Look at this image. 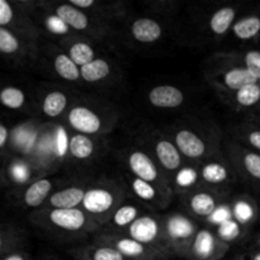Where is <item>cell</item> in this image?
Returning a JSON list of instances; mask_svg holds the SVG:
<instances>
[{"instance_id":"obj_39","label":"cell","mask_w":260,"mask_h":260,"mask_svg":"<svg viewBox=\"0 0 260 260\" xmlns=\"http://www.w3.org/2000/svg\"><path fill=\"white\" fill-rule=\"evenodd\" d=\"M236 140L240 141L239 144L244 145L248 149L260 152V126L259 124L249 123L235 128Z\"/></svg>"},{"instance_id":"obj_28","label":"cell","mask_w":260,"mask_h":260,"mask_svg":"<svg viewBox=\"0 0 260 260\" xmlns=\"http://www.w3.org/2000/svg\"><path fill=\"white\" fill-rule=\"evenodd\" d=\"M70 98L60 89H51L43 95L41 102V111L47 118H57L68 109Z\"/></svg>"},{"instance_id":"obj_30","label":"cell","mask_w":260,"mask_h":260,"mask_svg":"<svg viewBox=\"0 0 260 260\" xmlns=\"http://www.w3.org/2000/svg\"><path fill=\"white\" fill-rule=\"evenodd\" d=\"M200 182L198 164H184L172 179L173 188L183 196L200 187L198 185Z\"/></svg>"},{"instance_id":"obj_22","label":"cell","mask_w":260,"mask_h":260,"mask_svg":"<svg viewBox=\"0 0 260 260\" xmlns=\"http://www.w3.org/2000/svg\"><path fill=\"white\" fill-rule=\"evenodd\" d=\"M149 103L159 109H175L185 101L184 91L175 85H156L150 89L147 94Z\"/></svg>"},{"instance_id":"obj_3","label":"cell","mask_w":260,"mask_h":260,"mask_svg":"<svg viewBox=\"0 0 260 260\" xmlns=\"http://www.w3.org/2000/svg\"><path fill=\"white\" fill-rule=\"evenodd\" d=\"M170 139L180 151L185 160L200 164L203 160L217 156L218 140L213 136V132L206 134L194 127L180 124L173 128Z\"/></svg>"},{"instance_id":"obj_2","label":"cell","mask_w":260,"mask_h":260,"mask_svg":"<svg viewBox=\"0 0 260 260\" xmlns=\"http://www.w3.org/2000/svg\"><path fill=\"white\" fill-rule=\"evenodd\" d=\"M124 189L117 182L99 179L88 185L81 208L99 226H106L117 207L124 202Z\"/></svg>"},{"instance_id":"obj_8","label":"cell","mask_w":260,"mask_h":260,"mask_svg":"<svg viewBox=\"0 0 260 260\" xmlns=\"http://www.w3.org/2000/svg\"><path fill=\"white\" fill-rule=\"evenodd\" d=\"M52 12L57 14L75 33H81L93 38H104L112 32L108 23L74 7L70 3L55 4L52 7Z\"/></svg>"},{"instance_id":"obj_6","label":"cell","mask_w":260,"mask_h":260,"mask_svg":"<svg viewBox=\"0 0 260 260\" xmlns=\"http://www.w3.org/2000/svg\"><path fill=\"white\" fill-rule=\"evenodd\" d=\"M123 234L152 250L159 251L169 258L173 256L168 249L167 240H165L164 221L160 216L146 212L141 217L137 218Z\"/></svg>"},{"instance_id":"obj_44","label":"cell","mask_w":260,"mask_h":260,"mask_svg":"<svg viewBox=\"0 0 260 260\" xmlns=\"http://www.w3.org/2000/svg\"><path fill=\"white\" fill-rule=\"evenodd\" d=\"M10 140V129L8 128V126L5 123H3L0 126V149L4 151L7 145L9 144Z\"/></svg>"},{"instance_id":"obj_29","label":"cell","mask_w":260,"mask_h":260,"mask_svg":"<svg viewBox=\"0 0 260 260\" xmlns=\"http://www.w3.org/2000/svg\"><path fill=\"white\" fill-rule=\"evenodd\" d=\"M238 9L235 7H222L216 10L208 20V27L211 33L217 37H222L226 33L231 32L236 22Z\"/></svg>"},{"instance_id":"obj_18","label":"cell","mask_w":260,"mask_h":260,"mask_svg":"<svg viewBox=\"0 0 260 260\" xmlns=\"http://www.w3.org/2000/svg\"><path fill=\"white\" fill-rule=\"evenodd\" d=\"M36 42L17 35L9 28L0 27V51L10 58L32 57L36 52Z\"/></svg>"},{"instance_id":"obj_17","label":"cell","mask_w":260,"mask_h":260,"mask_svg":"<svg viewBox=\"0 0 260 260\" xmlns=\"http://www.w3.org/2000/svg\"><path fill=\"white\" fill-rule=\"evenodd\" d=\"M127 182L132 194L140 201V203L152 206L156 210H162L167 208L172 201L173 189H165L159 185L139 179L131 174L127 175Z\"/></svg>"},{"instance_id":"obj_36","label":"cell","mask_w":260,"mask_h":260,"mask_svg":"<svg viewBox=\"0 0 260 260\" xmlns=\"http://www.w3.org/2000/svg\"><path fill=\"white\" fill-rule=\"evenodd\" d=\"M42 14L40 15L41 17V25L47 30L48 33L53 36H57V37H71L74 36V30L58 17L57 14L52 12V10H47V9H43L41 10Z\"/></svg>"},{"instance_id":"obj_27","label":"cell","mask_w":260,"mask_h":260,"mask_svg":"<svg viewBox=\"0 0 260 260\" xmlns=\"http://www.w3.org/2000/svg\"><path fill=\"white\" fill-rule=\"evenodd\" d=\"M62 47L65 48V52L68 53L69 57L79 66L88 65L89 62L96 58L95 50L89 42H86L83 38H75L74 36L62 40Z\"/></svg>"},{"instance_id":"obj_23","label":"cell","mask_w":260,"mask_h":260,"mask_svg":"<svg viewBox=\"0 0 260 260\" xmlns=\"http://www.w3.org/2000/svg\"><path fill=\"white\" fill-rule=\"evenodd\" d=\"M53 180L50 178H38L25 185L22 192V205L27 208L45 207L46 202L52 194Z\"/></svg>"},{"instance_id":"obj_10","label":"cell","mask_w":260,"mask_h":260,"mask_svg":"<svg viewBox=\"0 0 260 260\" xmlns=\"http://www.w3.org/2000/svg\"><path fill=\"white\" fill-rule=\"evenodd\" d=\"M231 246L221 240L215 230L200 228L193 239L184 259L187 260H222Z\"/></svg>"},{"instance_id":"obj_14","label":"cell","mask_w":260,"mask_h":260,"mask_svg":"<svg viewBox=\"0 0 260 260\" xmlns=\"http://www.w3.org/2000/svg\"><path fill=\"white\" fill-rule=\"evenodd\" d=\"M0 27L9 28L32 42L38 41L41 36V28L33 22L30 15L15 8L8 0H0Z\"/></svg>"},{"instance_id":"obj_46","label":"cell","mask_w":260,"mask_h":260,"mask_svg":"<svg viewBox=\"0 0 260 260\" xmlns=\"http://www.w3.org/2000/svg\"><path fill=\"white\" fill-rule=\"evenodd\" d=\"M3 260H30V258L24 253V251L17 250L3 256Z\"/></svg>"},{"instance_id":"obj_15","label":"cell","mask_w":260,"mask_h":260,"mask_svg":"<svg viewBox=\"0 0 260 260\" xmlns=\"http://www.w3.org/2000/svg\"><path fill=\"white\" fill-rule=\"evenodd\" d=\"M228 155L231 165L253 184H260V152L235 141H229Z\"/></svg>"},{"instance_id":"obj_31","label":"cell","mask_w":260,"mask_h":260,"mask_svg":"<svg viewBox=\"0 0 260 260\" xmlns=\"http://www.w3.org/2000/svg\"><path fill=\"white\" fill-rule=\"evenodd\" d=\"M231 208H233L234 220L238 221L241 225L246 226V228L254 223V221L259 216L258 205L253 198L248 197V196H241V197L236 198L231 203Z\"/></svg>"},{"instance_id":"obj_19","label":"cell","mask_w":260,"mask_h":260,"mask_svg":"<svg viewBox=\"0 0 260 260\" xmlns=\"http://www.w3.org/2000/svg\"><path fill=\"white\" fill-rule=\"evenodd\" d=\"M88 184H71L61 189L53 190L51 197L46 202V208H60V210H71L80 208L85 197ZM43 208V207H42Z\"/></svg>"},{"instance_id":"obj_21","label":"cell","mask_w":260,"mask_h":260,"mask_svg":"<svg viewBox=\"0 0 260 260\" xmlns=\"http://www.w3.org/2000/svg\"><path fill=\"white\" fill-rule=\"evenodd\" d=\"M145 213H146V211H145L144 206L140 205V203L123 202L117 207V210L111 216L106 226L108 228V231L123 234L137 218L141 217Z\"/></svg>"},{"instance_id":"obj_9","label":"cell","mask_w":260,"mask_h":260,"mask_svg":"<svg viewBox=\"0 0 260 260\" xmlns=\"http://www.w3.org/2000/svg\"><path fill=\"white\" fill-rule=\"evenodd\" d=\"M93 243L109 245L118 250L124 258L128 260H167L169 256L159 253L156 250L147 248L144 244L134 240L129 236L121 233H112V231H102L96 233Z\"/></svg>"},{"instance_id":"obj_41","label":"cell","mask_w":260,"mask_h":260,"mask_svg":"<svg viewBox=\"0 0 260 260\" xmlns=\"http://www.w3.org/2000/svg\"><path fill=\"white\" fill-rule=\"evenodd\" d=\"M8 178L9 182L15 185L29 184L32 179V169L28 162L23 160H14L8 167Z\"/></svg>"},{"instance_id":"obj_42","label":"cell","mask_w":260,"mask_h":260,"mask_svg":"<svg viewBox=\"0 0 260 260\" xmlns=\"http://www.w3.org/2000/svg\"><path fill=\"white\" fill-rule=\"evenodd\" d=\"M22 243L19 231L13 228L3 226L2 230V239H0V253L2 256H5L7 254L13 253V251L20 250L19 244Z\"/></svg>"},{"instance_id":"obj_48","label":"cell","mask_w":260,"mask_h":260,"mask_svg":"<svg viewBox=\"0 0 260 260\" xmlns=\"http://www.w3.org/2000/svg\"><path fill=\"white\" fill-rule=\"evenodd\" d=\"M255 119H256V124H259V126H260V106L258 107V111H256Z\"/></svg>"},{"instance_id":"obj_24","label":"cell","mask_w":260,"mask_h":260,"mask_svg":"<svg viewBox=\"0 0 260 260\" xmlns=\"http://www.w3.org/2000/svg\"><path fill=\"white\" fill-rule=\"evenodd\" d=\"M129 33L135 41L144 45H151L157 42L164 33V28L154 18H137L129 25Z\"/></svg>"},{"instance_id":"obj_37","label":"cell","mask_w":260,"mask_h":260,"mask_svg":"<svg viewBox=\"0 0 260 260\" xmlns=\"http://www.w3.org/2000/svg\"><path fill=\"white\" fill-rule=\"evenodd\" d=\"M216 234H217L218 238L222 241H225L229 245H233V244L241 243L244 241V239L248 235V228L241 223H239L238 221H235L234 218L226 221L225 223L220 225L218 228L215 229Z\"/></svg>"},{"instance_id":"obj_35","label":"cell","mask_w":260,"mask_h":260,"mask_svg":"<svg viewBox=\"0 0 260 260\" xmlns=\"http://www.w3.org/2000/svg\"><path fill=\"white\" fill-rule=\"evenodd\" d=\"M233 35L238 40L250 41L255 40L260 36V17L259 15H246L235 22L233 29Z\"/></svg>"},{"instance_id":"obj_7","label":"cell","mask_w":260,"mask_h":260,"mask_svg":"<svg viewBox=\"0 0 260 260\" xmlns=\"http://www.w3.org/2000/svg\"><path fill=\"white\" fill-rule=\"evenodd\" d=\"M124 164L128 170V174L165 189H173L172 180L160 168L154 156L150 155L146 150L137 149V147L128 149L124 155Z\"/></svg>"},{"instance_id":"obj_25","label":"cell","mask_w":260,"mask_h":260,"mask_svg":"<svg viewBox=\"0 0 260 260\" xmlns=\"http://www.w3.org/2000/svg\"><path fill=\"white\" fill-rule=\"evenodd\" d=\"M70 254L75 260H128L112 246L96 243L75 246Z\"/></svg>"},{"instance_id":"obj_45","label":"cell","mask_w":260,"mask_h":260,"mask_svg":"<svg viewBox=\"0 0 260 260\" xmlns=\"http://www.w3.org/2000/svg\"><path fill=\"white\" fill-rule=\"evenodd\" d=\"M235 260H260V249H250L240 254Z\"/></svg>"},{"instance_id":"obj_11","label":"cell","mask_w":260,"mask_h":260,"mask_svg":"<svg viewBox=\"0 0 260 260\" xmlns=\"http://www.w3.org/2000/svg\"><path fill=\"white\" fill-rule=\"evenodd\" d=\"M225 196L226 193L222 190L200 185L184 194V205L190 216L207 221L215 211L226 202Z\"/></svg>"},{"instance_id":"obj_5","label":"cell","mask_w":260,"mask_h":260,"mask_svg":"<svg viewBox=\"0 0 260 260\" xmlns=\"http://www.w3.org/2000/svg\"><path fill=\"white\" fill-rule=\"evenodd\" d=\"M66 123L75 134L95 137L107 134L113 127L114 121L109 114L99 112L94 107L76 103L66 113Z\"/></svg>"},{"instance_id":"obj_43","label":"cell","mask_w":260,"mask_h":260,"mask_svg":"<svg viewBox=\"0 0 260 260\" xmlns=\"http://www.w3.org/2000/svg\"><path fill=\"white\" fill-rule=\"evenodd\" d=\"M231 218H233V208H231V203L225 202L215 211V213L208 218L207 222L216 229L220 225H222V223H225L226 221L231 220Z\"/></svg>"},{"instance_id":"obj_47","label":"cell","mask_w":260,"mask_h":260,"mask_svg":"<svg viewBox=\"0 0 260 260\" xmlns=\"http://www.w3.org/2000/svg\"><path fill=\"white\" fill-rule=\"evenodd\" d=\"M251 249H260V234L255 238V240L251 244Z\"/></svg>"},{"instance_id":"obj_38","label":"cell","mask_w":260,"mask_h":260,"mask_svg":"<svg viewBox=\"0 0 260 260\" xmlns=\"http://www.w3.org/2000/svg\"><path fill=\"white\" fill-rule=\"evenodd\" d=\"M226 58L225 63H233V65H240L250 71L254 76L260 81V51L250 50L239 55L221 56Z\"/></svg>"},{"instance_id":"obj_12","label":"cell","mask_w":260,"mask_h":260,"mask_svg":"<svg viewBox=\"0 0 260 260\" xmlns=\"http://www.w3.org/2000/svg\"><path fill=\"white\" fill-rule=\"evenodd\" d=\"M208 79L210 83L223 94L235 93L244 86L259 83L258 79L250 71L243 66L233 65V63H225L223 68L213 70Z\"/></svg>"},{"instance_id":"obj_1","label":"cell","mask_w":260,"mask_h":260,"mask_svg":"<svg viewBox=\"0 0 260 260\" xmlns=\"http://www.w3.org/2000/svg\"><path fill=\"white\" fill-rule=\"evenodd\" d=\"M29 220L47 231L71 236L88 235L101 228L81 207L71 210L43 207L36 210Z\"/></svg>"},{"instance_id":"obj_26","label":"cell","mask_w":260,"mask_h":260,"mask_svg":"<svg viewBox=\"0 0 260 260\" xmlns=\"http://www.w3.org/2000/svg\"><path fill=\"white\" fill-rule=\"evenodd\" d=\"M68 152L76 161H89L98 152V144L94 137L73 134L69 136Z\"/></svg>"},{"instance_id":"obj_33","label":"cell","mask_w":260,"mask_h":260,"mask_svg":"<svg viewBox=\"0 0 260 260\" xmlns=\"http://www.w3.org/2000/svg\"><path fill=\"white\" fill-rule=\"evenodd\" d=\"M112 74V65L106 58L96 57L88 65L80 68L81 80L88 84H98L107 80Z\"/></svg>"},{"instance_id":"obj_40","label":"cell","mask_w":260,"mask_h":260,"mask_svg":"<svg viewBox=\"0 0 260 260\" xmlns=\"http://www.w3.org/2000/svg\"><path fill=\"white\" fill-rule=\"evenodd\" d=\"M0 102L3 106L12 111H19L24 107L27 98H25L24 91L17 86L8 85L4 86L0 91Z\"/></svg>"},{"instance_id":"obj_20","label":"cell","mask_w":260,"mask_h":260,"mask_svg":"<svg viewBox=\"0 0 260 260\" xmlns=\"http://www.w3.org/2000/svg\"><path fill=\"white\" fill-rule=\"evenodd\" d=\"M69 3L106 23L112 19H121L126 13L123 3L121 2L103 3L96 0H70Z\"/></svg>"},{"instance_id":"obj_16","label":"cell","mask_w":260,"mask_h":260,"mask_svg":"<svg viewBox=\"0 0 260 260\" xmlns=\"http://www.w3.org/2000/svg\"><path fill=\"white\" fill-rule=\"evenodd\" d=\"M150 145L154 159L172 180L178 170L185 164V159L170 137L156 135L150 139Z\"/></svg>"},{"instance_id":"obj_4","label":"cell","mask_w":260,"mask_h":260,"mask_svg":"<svg viewBox=\"0 0 260 260\" xmlns=\"http://www.w3.org/2000/svg\"><path fill=\"white\" fill-rule=\"evenodd\" d=\"M165 240L172 255L185 258L193 239L197 235L198 225L192 216L182 212H172L162 217Z\"/></svg>"},{"instance_id":"obj_34","label":"cell","mask_w":260,"mask_h":260,"mask_svg":"<svg viewBox=\"0 0 260 260\" xmlns=\"http://www.w3.org/2000/svg\"><path fill=\"white\" fill-rule=\"evenodd\" d=\"M229 101L239 109H251L260 106V81L244 86L235 93L226 94Z\"/></svg>"},{"instance_id":"obj_32","label":"cell","mask_w":260,"mask_h":260,"mask_svg":"<svg viewBox=\"0 0 260 260\" xmlns=\"http://www.w3.org/2000/svg\"><path fill=\"white\" fill-rule=\"evenodd\" d=\"M52 66L55 73L63 80L76 83L81 79L80 68L69 57L65 51L56 50V52H53Z\"/></svg>"},{"instance_id":"obj_13","label":"cell","mask_w":260,"mask_h":260,"mask_svg":"<svg viewBox=\"0 0 260 260\" xmlns=\"http://www.w3.org/2000/svg\"><path fill=\"white\" fill-rule=\"evenodd\" d=\"M234 170L235 169L231 162L226 161L221 155L203 160L198 164L201 183L205 184V187L222 190V192H225L226 188L233 184L235 180Z\"/></svg>"}]
</instances>
